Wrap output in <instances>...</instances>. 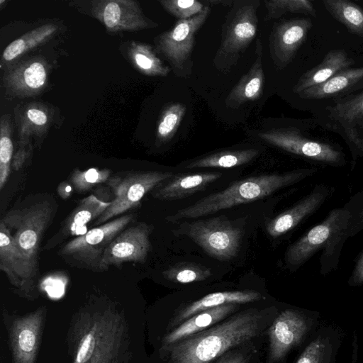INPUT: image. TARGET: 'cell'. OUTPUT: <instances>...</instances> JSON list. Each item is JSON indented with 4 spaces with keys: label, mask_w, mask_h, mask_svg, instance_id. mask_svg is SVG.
I'll use <instances>...</instances> for the list:
<instances>
[{
    "label": "cell",
    "mask_w": 363,
    "mask_h": 363,
    "mask_svg": "<svg viewBox=\"0 0 363 363\" xmlns=\"http://www.w3.org/2000/svg\"><path fill=\"white\" fill-rule=\"evenodd\" d=\"M69 335L72 363H124L130 357L126 320L111 305L81 309Z\"/></svg>",
    "instance_id": "obj_1"
},
{
    "label": "cell",
    "mask_w": 363,
    "mask_h": 363,
    "mask_svg": "<svg viewBox=\"0 0 363 363\" xmlns=\"http://www.w3.org/2000/svg\"><path fill=\"white\" fill-rule=\"evenodd\" d=\"M57 209L52 194H32L16 201L0 220L12 237L19 261L20 294L27 298L36 297L40 245Z\"/></svg>",
    "instance_id": "obj_2"
},
{
    "label": "cell",
    "mask_w": 363,
    "mask_h": 363,
    "mask_svg": "<svg viewBox=\"0 0 363 363\" xmlns=\"http://www.w3.org/2000/svg\"><path fill=\"white\" fill-rule=\"evenodd\" d=\"M363 230V194L352 196L343 206L330 211L325 220L291 245L285 262L296 270L319 250L320 272L335 269L344 243Z\"/></svg>",
    "instance_id": "obj_3"
},
{
    "label": "cell",
    "mask_w": 363,
    "mask_h": 363,
    "mask_svg": "<svg viewBox=\"0 0 363 363\" xmlns=\"http://www.w3.org/2000/svg\"><path fill=\"white\" fill-rule=\"evenodd\" d=\"M260 320L255 311H246L169 345L170 363H209L230 348L257 336Z\"/></svg>",
    "instance_id": "obj_4"
},
{
    "label": "cell",
    "mask_w": 363,
    "mask_h": 363,
    "mask_svg": "<svg viewBox=\"0 0 363 363\" xmlns=\"http://www.w3.org/2000/svg\"><path fill=\"white\" fill-rule=\"evenodd\" d=\"M316 172L299 169L281 174L250 177L232 183L226 189L208 195L192 205L179 209L165 220L175 223L182 219L197 218L234 206L264 199L278 190L296 183Z\"/></svg>",
    "instance_id": "obj_5"
},
{
    "label": "cell",
    "mask_w": 363,
    "mask_h": 363,
    "mask_svg": "<svg viewBox=\"0 0 363 363\" xmlns=\"http://www.w3.org/2000/svg\"><path fill=\"white\" fill-rule=\"evenodd\" d=\"M257 0L235 1L222 27L221 42L213 64L228 72L254 40L258 28Z\"/></svg>",
    "instance_id": "obj_6"
},
{
    "label": "cell",
    "mask_w": 363,
    "mask_h": 363,
    "mask_svg": "<svg viewBox=\"0 0 363 363\" xmlns=\"http://www.w3.org/2000/svg\"><path fill=\"white\" fill-rule=\"evenodd\" d=\"M134 220L135 215L128 213L91 228L65 243L57 255L72 267L100 272L106 249Z\"/></svg>",
    "instance_id": "obj_7"
},
{
    "label": "cell",
    "mask_w": 363,
    "mask_h": 363,
    "mask_svg": "<svg viewBox=\"0 0 363 363\" xmlns=\"http://www.w3.org/2000/svg\"><path fill=\"white\" fill-rule=\"evenodd\" d=\"M174 174L170 172H126L111 177L106 182L114 194L111 205L94 221L102 225L119 215L136 208L143 197Z\"/></svg>",
    "instance_id": "obj_8"
},
{
    "label": "cell",
    "mask_w": 363,
    "mask_h": 363,
    "mask_svg": "<svg viewBox=\"0 0 363 363\" xmlns=\"http://www.w3.org/2000/svg\"><path fill=\"white\" fill-rule=\"evenodd\" d=\"M210 12L209 6L206 5L196 16L178 20L171 30L155 38V52L164 57L177 76L186 77L191 74L195 35Z\"/></svg>",
    "instance_id": "obj_9"
},
{
    "label": "cell",
    "mask_w": 363,
    "mask_h": 363,
    "mask_svg": "<svg viewBox=\"0 0 363 363\" xmlns=\"http://www.w3.org/2000/svg\"><path fill=\"white\" fill-rule=\"evenodd\" d=\"M317 311L288 308L274 319L269 330V359L282 360L293 349L306 342L319 326Z\"/></svg>",
    "instance_id": "obj_10"
},
{
    "label": "cell",
    "mask_w": 363,
    "mask_h": 363,
    "mask_svg": "<svg viewBox=\"0 0 363 363\" xmlns=\"http://www.w3.org/2000/svg\"><path fill=\"white\" fill-rule=\"evenodd\" d=\"M47 308L20 315L2 310L12 363H35L46 319Z\"/></svg>",
    "instance_id": "obj_11"
},
{
    "label": "cell",
    "mask_w": 363,
    "mask_h": 363,
    "mask_svg": "<svg viewBox=\"0 0 363 363\" xmlns=\"http://www.w3.org/2000/svg\"><path fill=\"white\" fill-rule=\"evenodd\" d=\"M184 231L206 254L221 261L235 257L242 238V230L223 216L188 223Z\"/></svg>",
    "instance_id": "obj_12"
},
{
    "label": "cell",
    "mask_w": 363,
    "mask_h": 363,
    "mask_svg": "<svg viewBox=\"0 0 363 363\" xmlns=\"http://www.w3.org/2000/svg\"><path fill=\"white\" fill-rule=\"evenodd\" d=\"M264 142L288 152L328 163L342 164L343 153L328 143L308 139L294 128H272L257 133Z\"/></svg>",
    "instance_id": "obj_13"
},
{
    "label": "cell",
    "mask_w": 363,
    "mask_h": 363,
    "mask_svg": "<svg viewBox=\"0 0 363 363\" xmlns=\"http://www.w3.org/2000/svg\"><path fill=\"white\" fill-rule=\"evenodd\" d=\"M152 230V225L139 222L121 231L106 249L100 272L127 262L144 263L150 250V236Z\"/></svg>",
    "instance_id": "obj_14"
},
{
    "label": "cell",
    "mask_w": 363,
    "mask_h": 363,
    "mask_svg": "<svg viewBox=\"0 0 363 363\" xmlns=\"http://www.w3.org/2000/svg\"><path fill=\"white\" fill-rule=\"evenodd\" d=\"M91 13L109 33L138 31L158 25L147 18L133 0H98L91 2Z\"/></svg>",
    "instance_id": "obj_15"
},
{
    "label": "cell",
    "mask_w": 363,
    "mask_h": 363,
    "mask_svg": "<svg viewBox=\"0 0 363 363\" xmlns=\"http://www.w3.org/2000/svg\"><path fill=\"white\" fill-rule=\"evenodd\" d=\"M49 72L50 66L43 58L30 57L6 69L2 77V87L11 98L33 96L45 89Z\"/></svg>",
    "instance_id": "obj_16"
},
{
    "label": "cell",
    "mask_w": 363,
    "mask_h": 363,
    "mask_svg": "<svg viewBox=\"0 0 363 363\" xmlns=\"http://www.w3.org/2000/svg\"><path fill=\"white\" fill-rule=\"evenodd\" d=\"M309 18H295L278 23L272 31L269 41L272 58L279 67H284L294 58L306 40L312 27Z\"/></svg>",
    "instance_id": "obj_17"
},
{
    "label": "cell",
    "mask_w": 363,
    "mask_h": 363,
    "mask_svg": "<svg viewBox=\"0 0 363 363\" xmlns=\"http://www.w3.org/2000/svg\"><path fill=\"white\" fill-rule=\"evenodd\" d=\"M111 203V201H102L93 194L83 199L61 223L58 230L48 239L44 250H52L68 238L79 234L80 229L96 220Z\"/></svg>",
    "instance_id": "obj_18"
},
{
    "label": "cell",
    "mask_w": 363,
    "mask_h": 363,
    "mask_svg": "<svg viewBox=\"0 0 363 363\" xmlns=\"http://www.w3.org/2000/svg\"><path fill=\"white\" fill-rule=\"evenodd\" d=\"M330 189L316 186L306 196L294 206L279 213L266 225L269 235L279 238L294 229L304 218L315 211L329 196Z\"/></svg>",
    "instance_id": "obj_19"
},
{
    "label": "cell",
    "mask_w": 363,
    "mask_h": 363,
    "mask_svg": "<svg viewBox=\"0 0 363 363\" xmlns=\"http://www.w3.org/2000/svg\"><path fill=\"white\" fill-rule=\"evenodd\" d=\"M54 111L43 103H30L15 109L19 147L30 145V140L43 136L54 121Z\"/></svg>",
    "instance_id": "obj_20"
},
{
    "label": "cell",
    "mask_w": 363,
    "mask_h": 363,
    "mask_svg": "<svg viewBox=\"0 0 363 363\" xmlns=\"http://www.w3.org/2000/svg\"><path fill=\"white\" fill-rule=\"evenodd\" d=\"M341 342L338 330L332 325L318 326L294 363H337Z\"/></svg>",
    "instance_id": "obj_21"
},
{
    "label": "cell",
    "mask_w": 363,
    "mask_h": 363,
    "mask_svg": "<svg viewBox=\"0 0 363 363\" xmlns=\"http://www.w3.org/2000/svg\"><path fill=\"white\" fill-rule=\"evenodd\" d=\"M220 172H201L174 175L156 187L152 196L161 201H173L203 191L221 177Z\"/></svg>",
    "instance_id": "obj_22"
},
{
    "label": "cell",
    "mask_w": 363,
    "mask_h": 363,
    "mask_svg": "<svg viewBox=\"0 0 363 363\" xmlns=\"http://www.w3.org/2000/svg\"><path fill=\"white\" fill-rule=\"evenodd\" d=\"M329 117L341 127L349 140L363 149V92L337 101L329 108Z\"/></svg>",
    "instance_id": "obj_23"
},
{
    "label": "cell",
    "mask_w": 363,
    "mask_h": 363,
    "mask_svg": "<svg viewBox=\"0 0 363 363\" xmlns=\"http://www.w3.org/2000/svg\"><path fill=\"white\" fill-rule=\"evenodd\" d=\"M255 60L250 70L234 86L225 99V104L238 108L248 101L257 100L264 87V74L262 68V45L259 39L255 43Z\"/></svg>",
    "instance_id": "obj_24"
},
{
    "label": "cell",
    "mask_w": 363,
    "mask_h": 363,
    "mask_svg": "<svg viewBox=\"0 0 363 363\" xmlns=\"http://www.w3.org/2000/svg\"><path fill=\"white\" fill-rule=\"evenodd\" d=\"M354 60L350 58L347 53L342 49L329 51L320 64L305 72L298 80L293 88V91L299 94L303 91L319 85L337 72L350 68Z\"/></svg>",
    "instance_id": "obj_25"
},
{
    "label": "cell",
    "mask_w": 363,
    "mask_h": 363,
    "mask_svg": "<svg viewBox=\"0 0 363 363\" xmlns=\"http://www.w3.org/2000/svg\"><path fill=\"white\" fill-rule=\"evenodd\" d=\"M237 308L236 303H228L198 313L168 333L164 337L163 343L165 346H169L201 332L223 319Z\"/></svg>",
    "instance_id": "obj_26"
},
{
    "label": "cell",
    "mask_w": 363,
    "mask_h": 363,
    "mask_svg": "<svg viewBox=\"0 0 363 363\" xmlns=\"http://www.w3.org/2000/svg\"><path fill=\"white\" fill-rule=\"evenodd\" d=\"M262 298L261 294L255 291H221L209 294L182 309L175 317L172 325L179 324L195 314L211 308L228 303H246L259 301Z\"/></svg>",
    "instance_id": "obj_27"
},
{
    "label": "cell",
    "mask_w": 363,
    "mask_h": 363,
    "mask_svg": "<svg viewBox=\"0 0 363 363\" xmlns=\"http://www.w3.org/2000/svg\"><path fill=\"white\" fill-rule=\"evenodd\" d=\"M363 79V67L347 68L326 82L308 88L298 95L303 99H320L332 97Z\"/></svg>",
    "instance_id": "obj_28"
},
{
    "label": "cell",
    "mask_w": 363,
    "mask_h": 363,
    "mask_svg": "<svg viewBox=\"0 0 363 363\" xmlns=\"http://www.w3.org/2000/svg\"><path fill=\"white\" fill-rule=\"evenodd\" d=\"M259 154L257 148L225 150L213 152L191 161L185 168H232L249 163Z\"/></svg>",
    "instance_id": "obj_29"
},
{
    "label": "cell",
    "mask_w": 363,
    "mask_h": 363,
    "mask_svg": "<svg viewBox=\"0 0 363 363\" xmlns=\"http://www.w3.org/2000/svg\"><path fill=\"white\" fill-rule=\"evenodd\" d=\"M126 52L135 68L145 75L166 77L171 71L149 44L133 41L128 46Z\"/></svg>",
    "instance_id": "obj_30"
},
{
    "label": "cell",
    "mask_w": 363,
    "mask_h": 363,
    "mask_svg": "<svg viewBox=\"0 0 363 363\" xmlns=\"http://www.w3.org/2000/svg\"><path fill=\"white\" fill-rule=\"evenodd\" d=\"M57 29L55 24H45L14 40L4 49L1 63L12 62L28 50L49 40Z\"/></svg>",
    "instance_id": "obj_31"
},
{
    "label": "cell",
    "mask_w": 363,
    "mask_h": 363,
    "mask_svg": "<svg viewBox=\"0 0 363 363\" xmlns=\"http://www.w3.org/2000/svg\"><path fill=\"white\" fill-rule=\"evenodd\" d=\"M328 13L347 29L363 37V9L347 0H324Z\"/></svg>",
    "instance_id": "obj_32"
},
{
    "label": "cell",
    "mask_w": 363,
    "mask_h": 363,
    "mask_svg": "<svg viewBox=\"0 0 363 363\" xmlns=\"http://www.w3.org/2000/svg\"><path fill=\"white\" fill-rule=\"evenodd\" d=\"M0 269L6 274L11 284L19 293L21 289L20 268L18 254L12 237L0 221Z\"/></svg>",
    "instance_id": "obj_33"
},
{
    "label": "cell",
    "mask_w": 363,
    "mask_h": 363,
    "mask_svg": "<svg viewBox=\"0 0 363 363\" xmlns=\"http://www.w3.org/2000/svg\"><path fill=\"white\" fill-rule=\"evenodd\" d=\"M13 125L9 115H4L0 122V190L6 185L13 160Z\"/></svg>",
    "instance_id": "obj_34"
},
{
    "label": "cell",
    "mask_w": 363,
    "mask_h": 363,
    "mask_svg": "<svg viewBox=\"0 0 363 363\" xmlns=\"http://www.w3.org/2000/svg\"><path fill=\"white\" fill-rule=\"evenodd\" d=\"M186 110V106L182 103L170 104L163 109L157 127V142L165 143L173 138L185 115Z\"/></svg>",
    "instance_id": "obj_35"
},
{
    "label": "cell",
    "mask_w": 363,
    "mask_h": 363,
    "mask_svg": "<svg viewBox=\"0 0 363 363\" xmlns=\"http://www.w3.org/2000/svg\"><path fill=\"white\" fill-rule=\"evenodd\" d=\"M162 275L174 283L189 284L206 280L211 277V272L204 266L183 262L171 266L162 272Z\"/></svg>",
    "instance_id": "obj_36"
},
{
    "label": "cell",
    "mask_w": 363,
    "mask_h": 363,
    "mask_svg": "<svg viewBox=\"0 0 363 363\" xmlns=\"http://www.w3.org/2000/svg\"><path fill=\"white\" fill-rule=\"evenodd\" d=\"M264 5L266 20L278 18L286 13H315L313 4L308 0H267Z\"/></svg>",
    "instance_id": "obj_37"
},
{
    "label": "cell",
    "mask_w": 363,
    "mask_h": 363,
    "mask_svg": "<svg viewBox=\"0 0 363 363\" xmlns=\"http://www.w3.org/2000/svg\"><path fill=\"white\" fill-rule=\"evenodd\" d=\"M108 169L91 168L86 170L75 169L71 174L69 182L78 193L89 191L94 186L106 182L111 177Z\"/></svg>",
    "instance_id": "obj_38"
},
{
    "label": "cell",
    "mask_w": 363,
    "mask_h": 363,
    "mask_svg": "<svg viewBox=\"0 0 363 363\" xmlns=\"http://www.w3.org/2000/svg\"><path fill=\"white\" fill-rule=\"evenodd\" d=\"M159 2L166 11L179 20H186L196 16L206 6L196 0H160Z\"/></svg>",
    "instance_id": "obj_39"
},
{
    "label": "cell",
    "mask_w": 363,
    "mask_h": 363,
    "mask_svg": "<svg viewBox=\"0 0 363 363\" xmlns=\"http://www.w3.org/2000/svg\"><path fill=\"white\" fill-rule=\"evenodd\" d=\"M363 284V253L360 256L349 279V284L352 286Z\"/></svg>",
    "instance_id": "obj_40"
},
{
    "label": "cell",
    "mask_w": 363,
    "mask_h": 363,
    "mask_svg": "<svg viewBox=\"0 0 363 363\" xmlns=\"http://www.w3.org/2000/svg\"><path fill=\"white\" fill-rule=\"evenodd\" d=\"M30 150V148L28 149L26 147H19L12 160L11 167L13 170L18 171L23 167V164L28 158Z\"/></svg>",
    "instance_id": "obj_41"
},
{
    "label": "cell",
    "mask_w": 363,
    "mask_h": 363,
    "mask_svg": "<svg viewBox=\"0 0 363 363\" xmlns=\"http://www.w3.org/2000/svg\"><path fill=\"white\" fill-rule=\"evenodd\" d=\"M216 363H247V357L240 352L228 353Z\"/></svg>",
    "instance_id": "obj_42"
},
{
    "label": "cell",
    "mask_w": 363,
    "mask_h": 363,
    "mask_svg": "<svg viewBox=\"0 0 363 363\" xmlns=\"http://www.w3.org/2000/svg\"><path fill=\"white\" fill-rule=\"evenodd\" d=\"M74 190L72 185L69 182H67V181L61 182L57 188L58 195L63 199L70 197Z\"/></svg>",
    "instance_id": "obj_43"
},
{
    "label": "cell",
    "mask_w": 363,
    "mask_h": 363,
    "mask_svg": "<svg viewBox=\"0 0 363 363\" xmlns=\"http://www.w3.org/2000/svg\"><path fill=\"white\" fill-rule=\"evenodd\" d=\"M234 1L233 0H208V1H205V2L207 4L208 3L210 5H214V6H217V5H221V6H230L231 7L233 6V4H234Z\"/></svg>",
    "instance_id": "obj_44"
}]
</instances>
